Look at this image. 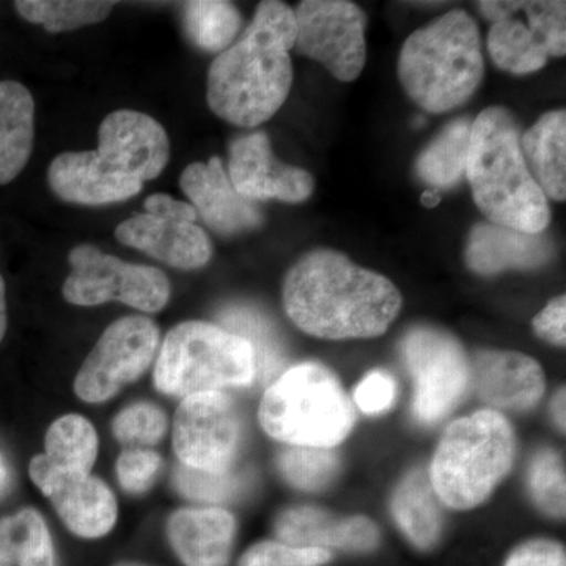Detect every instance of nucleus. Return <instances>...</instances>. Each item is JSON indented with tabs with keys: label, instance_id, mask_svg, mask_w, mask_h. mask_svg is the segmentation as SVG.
Listing matches in <instances>:
<instances>
[{
	"label": "nucleus",
	"instance_id": "1",
	"mask_svg": "<svg viewBox=\"0 0 566 566\" xmlns=\"http://www.w3.org/2000/svg\"><path fill=\"white\" fill-rule=\"evenodd\" d=\"M282 301L303 333L326 340L379 337L403 303L385 275L331 249L307 253L294 264L283 281Z\"/></svg>",
	"mask_w": 566,
	"mask_h": 566
},
{
	"label": "nucleus",
	"instance_id": "2",
	"mask_svg": "<svg viewBox=\"0 0 566 566\" xmlns=\"http://www.w3.org/2000/svg\"><path fill=\"white\" fill-rule=\"evenodd\" d=\"M294 39L293 9L277 0L260 3L241 39L211 63L210 109L240 128H255L274 117L292 91Z\"/></svg>",
	"mask_w": 566,
	"mask_h": 566
},
{
	"label": "nucleus",
	"instance_id": "3",
	"mask_svg": "<svg viewBox=\"0 0 566 566\" xmlns=\"http://www.w3.org/2000/svg\"><path fill=\"white\" fill-rule=\"evenodd\" d=\"M169 155V136L161 123L142 112L115 111L99 125L98 148L52 159L48 182L65 202L87 207L123 202L161 175Z\"/></svg>",
	"mask_w": 566,
	"mask_h": 566
},
{
	"label": "nucleus",
	"instance_id": "4",
	"mask_svg": "<svg viewBox=\"0 0 566 566\" xmlns=\"http://www.w3.org/2000/svg\"><path fill=\"white\" fill-rule=\"evenodd\" d=\"M465 178L490 222L531 234L549 226V202L528 170L520 126L505 107H488L471 123Z\"/></svg>",
	"mask_w": 566,
	"mask_h": 566
},
{
	"label": "nucleus",
	"instance_id": "5",
	"mask_svg": "<svg viewBox=\"0 0 566 566\" xmlns=\"http://www.w3.org/2000/svg\"><path fill=\"white\" fill-rule=\"evenodd\" d=\"M482 39L468 11L455 9L405 41L398 77L409 98L431 114L457 109L483 81Z\"/></svg>",
	"mask_w": 566,
	"mask_h": 566
},
{
	"label": "nucleus",
	"instance_id": "6",
	"mask_svg": "<svg viewBox=\"0 0 566 566\" xmlns=\"http://www.w3.org/2000/svg\"><path fill=\"white\" fill-rule=\"evenodd\" d=\"M515 447L512 424L493 409L450 424L428 474L439 501L455 510L483 504L512 469Z\"/></svg>",
	"mask_w": 566,
	"mask_h": 566
},
{
	"label": "nucleus",
	"instance_id": "7",
	"mask_svg": "<svg viewBox=\"0 0 566 566\" xmlns=\"http://www.w3.org/2000/svg\"><path fill=\"white\" fill-rule=\"evenodd\" d=\"M260 424L271 438L293 447L334 449L352 433L356 412L344 387L326 367L301 364L264 390Z\"/></svg>",
	"mask_w": 566,
	"mask_h": 566
},
{
	"label": "nucleus",
	"instance_id": "8",
	"mask_svg": "<svg viewBox=\"0 0 566 566\" xmlns=\"http://www.w3.org/2000/svg\"><path fill=\"white\" fill-rule=\"evenodd\" d=\"M255 378L249 342L205 322L175 326L164 338L153 374L159 392L180 398L251 386Z\"/></svg>",
	"mask_w": 566,
	"mask_h": 566
},
{
	"label": "nucleus",
	"instance_id": "9",
	"mask_svg": "<svg viewBox=\"0 0 566 566\" xmlns=\"http://www.w3.org/2000/svg\"><path fill=\"white\" fill-rule=\"evenodd\" d=\"M480 13L491 21L488 52L499 69L513 74L542 70L551 57L566 51V3L479 2Z\"/></svg>",
	"mask_w": 566,
	"mask_h": 566
},
{
	"label": "nucleus",
	"instance_id": "10",
	"mask_svg": "<svg viewBox=\"0 0 566 566\" xmlns=\"http://www.w3.org/2000/svg\"><path fill=\"white\" fill-rule=\"evenodd\" d=\"M69 263L73 271L63 283V297L70 304L92 307L118 301L155 314L169 303V279L158 268L123 262L91 244L76 245Z\"/></svg>",
	"mask_w": 566,
	"mask_h": 566
},
{
	"label": "nucleus",
	"instance_id": "11",
	"mask_svg": "<svg viewBox=\"0 0 566 566\" xmlns=\"http://www.w3.org/2000/svg\"><path fill=\"white\" fill-rule=\"evenodd\" d=\"M401 354L415 379V415L422 423L441 422L463 400L471 385V360L452 334L415 327L401 342Z\"/></svg>",
	"mask_w": 566,
	"mask_h": 566
},
{
	"label": "nucleus",
	"instance_id": "12",
	"mask_svg": "<svg viewBox=\"0 0 566 566\" xmlns=\"http://www.w3.org/2000/svg\"><path fill=\"white\" fill-rule=\"evenodd\" d=\"M293 13V50L322 63L338 81L360 76L367 62V17L360 7L346 0H305Z\"/></svg>",
	"mask_w": 566,
	"mask_h": 566
},
{
	"label": "nucleus",
	"instance_id": "13",
	"mask_svg": "<svg viewBox=\"0 0 566 566\" xmlns=\"http://www.w3.org/2000/svg\"><path fill=\"white\" fill-rule=\"evenodd\" d=\"M158 345L159 329L150 318L133 315L117 319L82 364L74 392L87 403L111 400L150 367Z\"/></svg>",
	"mask_w": 566,
	"mask_h": 566
},
{
	"label": "nucleus",
	"instance_id": "14",
	"mask_svg": "<svg viewBox=\"0 0 566 566\" xmlns=\"http://www.w3.org/2000/svg\"><path fill=\"white\" fill-rule=\"evenodd\" d=\"M241 420L229 395L182 398L174 420V449L181 464L207 472L232 471L241 444Z\"/></svg>",
	"mask_w": 566,
	"mask_h": 566
},
{
	"label": "nucleus",
	"instance_id": "15",
	"mask_svg": "<svg viewBox=\"0 0 566 566\" xmlns=\"http://www.w3.org/2000/svg\"><path fill=\"white\" fill-rule=\"evenodd\" d=\"M29 474L74 535L102 538L117 523V499L98 476L52 468L44 455L33 458Z\"/></svg>",
	"mask_w": 566,
	"mask_h": 566
},
{
	"label": "nucleus",
	"instance_id": "16",
	"mask_svg": "<svg viewBox=\"0 0 566 566\" xmlns=\"http://www.w3.org/2000/svg\"><path fill=\"white\" fill-rule=\"evenodd\" d=\"M229 155L227 175L237 192L252 202L274 199L301 203L314 192V177L301 167L279 161L264 133L238 137Z\"/></svg>",
	"mask_w": 566,
	"mask_h": 566
},
{
	"label": "nucleus",
	"instance_id": "17",
	"mask_svg": "<svg viewBox=\"0 0 566 566\" xmlns=\"http://www.w3.org/2000/svg\"><path fill=\"white\" fill-rule=\"evenodd\" d=\"M180 186L197 218L200 216L212 232L232 237L262 226L259 205L237 192L218 156L207 164H189L182 170Z\"/></svg>",
	"mask_w": 566,
	"mask_h": 566
},
{
	"label": "nucleus",
	"instance_id": "18",
	"mask_svg": "<svg viewBox=\"0 0 566 566\" xmlns=\"http://www.w3.org/2000/svg\"><path fill=\"white\" fill-rule=\"evenodd\" d=\"M274 531L277 542L294 547L364 554L371 553L381 543L379 528L370 517H338L308 505L283 510L275 520Z\"/></svg>",
	"mask_w": 566,
	"mask_h": 566
},
{
	"label": "nucleus",
	"instance_id": "19",
	"mask_svg": "<svg viewBox=\"0 0 566 566\" xmlns=\"http://www.w3.org/2000/svg\"><path fill=\"white\" fill-rule=\"evenodd\" d=\"M115 238L177 270H199L210 263L212 255L210 238L196 222L175 221L148 212L123 221L115 230Z\"/></svg>",
	"mask_w": 566,
	"mask_h": 566
},
{
	"label": "nucleus",
	"instance_id": "20",
	"mask_svg": "<svg viewBox=\"0 0 566 566\" xmlns=\"http://www.w3.org/2000/svg\"><path fill=\"white\" fill-rule=\"evenodd\" d=\"M471 385L485 403L509 411H528L546 389L542 365L516 352H480L471 363Z\"/></svg>",
	"mask_w": 566,
	"mask_h": 566
},
{
	"label": "nucleus",
	"instance_id": "21",
	"mask_svg": "<svg viewBox=\"0 0 566 566\" xmlns=\"http://www.w3.org/2000/svg\"><path fill=\"white\" fill-rule=\"evenodd\" d=\"M237 521L227 510L181 509L167 521V538L185 566H227Z\"/></svg>",
	"mask_w": 566,
	"mask_h": 566
},
{
	"label": "nucleus",
	"instance_id": "22",
	"mask_svg": "<svg viewBox=\"0 0 566 566\" xmlns=\"http://www.w3.org/2000/svg\"><path fill=\"white\" fill-rule=\"evenodd\" d=\"M551 255L553 244L543 233L517 232L497 223L482 222L469 234L464 260L474 273L493 275L542 266Z\"/></svg>",
	"mask_w": 566,
	"mask_h": 566
},
{
	"label": "nucleus",
	"instance_id": "23",
	"mask_svg": "<svg viewBox=\"0 0 566 566\" xmlns=\"http://www.w3.org/2000/svg\"><path fill=\"white\" fill-rule=\"evenodd\" d=\"M35 140V102L17 81H0V185L17 180Z\"/></svg>",
	"mask_w": 566,
	"mask_h": 566
},
{
	"label": "nucleus",
	"instance_id": "24",
	"mask_svg": "<svg viewBox=\"0 0 566 566\" xmlns=\"http://www.w3.org/2000/svg\"><path fill=\"white\" fill-rule=\"evenodd\" d=\"M521 150L532 177L546 197L566 199V114L551 111L543 115L524 136Z\"/></svg>",
	"mask_w": 566,
	"mask_h": 566
},
{
	"label": "nucleus",
	"instance_id": "25",
	"mask_svg": "<svg viewBox=\"0 0 566 566\" xmlns=\"http://www.w3.org/2000/svg\"><path fill=\"white\" fill-rule=\"evenodd\" d=\"M392 515L406 538L419 549H431L439 542L444 517L427 472L416 469L401 480L395 490Z\"/></svg>",
	"mask_w": 566,
	"mask_h": 566
},
{
	"label": "nucleus",
	"instance_id": "26",
	"mask_svg": "<svg viewBox=\"0 0 566 566\" xmlns=\"http://www.w3.org/2000/svg\"><path fill=\"white\" fill-rule=\"evenodd\" d=\"M471 122L460 118L446 126L444 132L417 159V174L436 189H449L465 177Z\"/></svg>",
	"mask_w": 566,
	"mask_h": 566
},
{
	"label": "nucleus",
	"instance_id": "27",
	"mask_svg": "<svg viewBox=\"0 0 566 566\" xmlns=\"http://www.w3.org/2000/svg\"><path fill=\"white\" fill-rule=\"evenodd\" d=\"M44 446V458L52 468L91 474L98 455V434L85 417L63 416L51 424Z\"/></svg>",
	"mask_w": 566,
	"mask_h": 566
},
{
	"label": "nucleus",
	"instance_id": "28",
	"mask_svg": "<svg viewBox=\"0 0 566 566\" xmlns=\"http://www.w3.org/2000/svg\"><path fill=\"white\" fill-rule=\"evenodd\" d=\"M182 24L189 40L200 50L221 52L232 46L240 32V11L222 0H193L182 3Z\"/></svg>",
	"mask_w": 566,
	"mask_h": 566
},
{
	"label": "nucleus",
	"instance_id": "29",
	"mask_svg": "<svg viewBox=\"0 0 566 566\" xmlns=\"http://www.w3.org/2000/svg\"><path fill=\"white\" fill-rule=\"evenodd\" d=\"M18 13L32 24H40L51 33L74 31L107 20L114 2L95 0H18Z\"/></svg>",
	"mask_w": 566,
	"mask_h": 566
},
{
	"label": "nucleus",
	"instance_id": "30",
	"mask_svg": "<svg viewBox=\"0 0 566 566\" xmlns=\"http://www.w3.org/2000/svg\"><path fill=\"white\" fill-rule=\"evenodd\" d=\"M223 329L240 335L252 346L255 354L256 375L263 379L274 378L282 367V348L275 337L271 324L256 314L255 311L244 307H233L222 314Z\"/></svg>",
	"mask_w": 566,
	"mask_h": 566
},
{
	"label": "nucleus",
	"instance_id": "31",
	"mask_svg": "<svg viewBox=\"0 0 566 566\" xmlns=\"http://www.w3.org/2000/svg\"><path fill=\"white\" fill-rule=\"evenodd\" d=\"M277 468L290 485L304 491H322L333 483L338 460L333 450L293 447L282 450Z\"/></svg>",
	"mask_w": 566,
	"mask_h": 566
},
{
	"label": "nucleus",
	"instance_id": "32",
	"mask_svg": "<svg viewBox=\"0 0 566 566\" xmlns=\"http://www.w3.org/2000/svg\"><path fill=\"white\" fill-rule=\"evenodd\" d=\"M175 488L193 502L221 504L237 497L243 490V475L233 471L207 472L180 464L175 469Z\"/></svg>",
	"mask_w": 566,
	"mask_h": 566
},
{
	"label": "nucleus",
	"instance_id": "33",
	"mask_svg": "<svg viewBox=\"0 0 566 566\" xmlns=\"http://www.w3.org/2000/svg\"><path fill=\"white\" fill-rule=\"evenodd\" d=\"M528 482L535 504L542 512L553 517H565V464L557 452L545 449L536 453Z\"/></svg>",
	"mask_w": 566,
	"mask_h": 566
},
{
	"label": "nucleus",
	"instance_id": "34",
	"mask_svg": "<svg viewBox=\"0 0 566 566\" xmlns=\"http://www.w3.org/2000/svg\"><path fill=\"white\" fill-rule=\"evenodd\" d=\"M112 430L122 444L155 446L166 434L167 417L159 406L136 403L115 417Z\"/></svg>",
	"mask_w": 566,
	"mask_h": 566
},
{
	"label": "nucleus",
	"instance_id": "35",
	"mask_svg": "<svg viewBox=\"0 0 566 566\" xmlns=\"http://www.w3.org/2000/svg\"><path fill=\"white\" fill-rule=\"evenodd\" d=\"M333 553L316 547H294L281 542L256 543L243 554L237 566H323Z\"/></svg>",
	"mask_w": 566,
	"mask_h": 566
},
{
	"label": "nucleus",
	"instance_id": "36",
	"mask_svg": "<svg viewBox=\"0 0 566 566\" xmlns=\"http://www.w3.org/2000/svg\"><path fill=\"white\" fill-rule=\"evenodd\" d=\"M159 469H161V457L158 453L132 447L123 450L122 455L118 457V482L128 493H145L155 483Z\"/></svg>",
	"mask_w": 566,
	"mask_h": 566
},
{
	"label": "nucleus",
	"instance_id": "37",
	"mask_svg": "<svg viewBox=\"0 0 566 566\" xmlns=\"http://www.w3.org/2000/svg\"><path fill=\"white\" fill-rule=\"evenodd\" d=\"M397 386L386 371H371L354 390V401L364 415H381L394 405Z\"/></svg>",
	"mask_w": 566,
	"mask_h": 566
},
{
	"label": "nucleus",
	"instance_id": "38",
	"mask_svg": "<svg viewBox=\"0 0 566 566\" xmlns=\"http://www.w3.org/2000/svg\"><path fill=\"white\" fill-rule=\"evenodd\" d=\"M20 566H57L54 543L43 516L31 509L28 534L22 545Z\"/></svg>",
	"mask_w": 566,
	"mask_h": 566
},
{
	"label": "nucleus",
	"instance_id": "39",
	"mask_svg": "<svg viewBox=\"0 0 566 566\" xmlns=\"http://www.w3.org/2000/svg\"><path fill=\"white\" fill-rule=\"evenodd\" d=\"M505 566H566L565 547L554 539H528L512 551Z\"/></svg>",
	"mask_w": 566,
	"mask_h": 566
},
{
	"label": "nucleus",
	"instance_id": "40",
	"mask_svg": "<svg viewBox=\"0 0 566 566\" xmlns=\"http://www.w3.org/2000/svg\"><path fill=\"white\" fill-rule=\"evenodd\" d=\"M28 528V509L0 520V566H20Z\"/></svg>",
	"mask_w": 566,
	"mask_h": 566
},
{
	"label": "nucleus",
	"instance_id": "41",
	"mask_svg": "<svg viewBox=\"0 0 566 566\" xmlns=\"http://www.w3.org/2000/svg\"><path fill=\"white\" fill-rule=\"evenodd\" d=\"M534 329L538 337L549 342L551 345L565 346L566 342V300L564 294L551 301L549 304L535 316Z\"/></svg>",
	"mask_w": 566,
	"mask_h": 566
},
{
	"label": "nucleus",
	"instance_id": "42",
	"mask_svg": "<svg viewBox=\"0 0 566 566\" xmlns=\"http://www.w3.org/2000/svg\"><path fill=\"white\" fill-rule=\"evenodd\" d=\"M145 212L159 218L175 219V221L196 222L197 212L191 203L175 200L167 193H155L145 200Z\"/></svg>",
	"mask_w": 566,
	"mask_h": 566
},
{
	"label": "nucleus",
	"instance_id": "43",
	"mask_svg": "<svg viewBox=\"0 0 566 566\" xmlns=\"http://www.w3.org/2000/svg\"><path fill=\"white\" fill-rule=\"evenodd\" d=\"M553 417L558 430L565 433V387L557 390L556 397L553 400Z\"/></svg>",
	"mask_w": 566,
	"mask_h": 566
},
{
	"label": "nucleus",
	"instance_id": "44",
	"mask_svg": "<svg viewBox=\"0 0 566 566\" xmlns=\"http://www.w3.org/2000/svg\"><path fill=\"white\" fill-rule=\"evenodd\" d=\"M7 333V297H6V282L0 275V342Z\"/></svg>",
	"mask_w": 566,
	"mask_h": 566
},
{
	"label": "nucleus",
	"instance_id": "45",
	"mask_svg": "<svg viewBox=\"0 0 566 566\" xmlns=\"http://www.w3.org/2000/svg\"><path fill=\"white\" fill-rule=\"evenodd\" d=\"M434 192H427L423 196L422 202L424 207H434L436 203L439 202V197H434Z\"/></svg>",
	"mask_w": 566,
	"mask_h": 566
},
{
	"label": "nucleus",
	"instance_id": "46",
	"mask_svg": "<svg viewBox=\"0 0 566 566\" xmlns=\"http://www.w3.org/2000/svg\"><path fill=\"white\" fill-rule=\"evenodd\" d=\"M115 566H150V565L137 564V562H122V564H117Z\"/></svg>",
	"mask_w": 566,
	"mask_h": 566
},
{
	"label": "nucleus",
	"instance_id": "47",
	"mask_svg": "<svg viewBox=\"0 0 566 566\" xmlns=\"http://www.w3.org/2000/svg\"><path fill=\"white\" fill-rule=\"evenodd\" d=\"M2 476H3V469H2V464H0V480H2Z\"/></svg>",
	"mask_w": 566,
	"mask_h": 566
}]
</instances>
